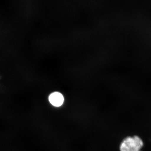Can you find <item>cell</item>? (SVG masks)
I'll return each instance as SVG.
<instances>
[{
	"label": "cell",
	"instance_id": "cell-1",
	"mask_svg": "<svg viewBox=\"0 0 151 151\" xmlns=\"http://www.w3.org/2000/svg\"><path fill=\"white\" fill-rule=\"evenodd\" d=\"M145 146L142 138L135 135L128 136L121 142L119 147L120 151H142Z\"/></svg>",
	"mask_w": 151,
	"mask_h": 151
},
{
	"label": "cell",
	"instance_id": "cell-3",
	"mask_svg": "<svg viewBox=\"0 0 151 151\" xmlns=\"http://www.w3.org/2000/svg\"></svg>",
	"mask_w": 151,
	"mask_h": 151
},
{
	"label": "cell",
	"instance_id": "cell-2",
	"mask_svg": "<svg viewBox=\"0 0 151 151\" xmlns=\"http://www.w3.org/2000/svg\"><path fill=\"white\" fill-rule=\"evenodd\" d=\"M48 100L52 105L55 107H59L64 103V98L61 93L58 92H54L49 95Z\"/></svg>",
	"mask_w": 151,
	"mask_h": 151
}]
</instances>
